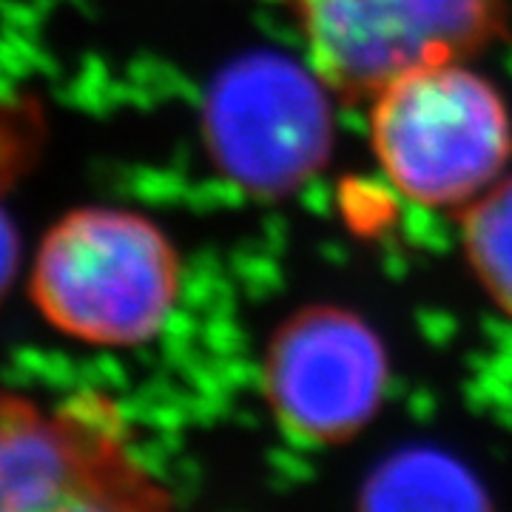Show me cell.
I'll use <instances>...</instances> for the list:
<instances>
[{
  "mask_svg": "<svg viewBox=\"0 0 512 512\" xmlns=\"http://www.w3.org/2000/svg\"><path fill=\"white\" fill-rule=\"evenodd\" d=\"M0 512H180L103 390L60 402L0 390Z\"/></svg>",
  "mask_w": 512,
  "mask_h": 512,
  "instance_id": "obj_1",
  "label": "cell"
},
{
  "mask_svg": "<svg viewBox=\"0 0 512 512\" xmlns=\"http://www.w3.org/2000/svg\"><path fill=\"white\" fill-rule=\"evenodd\" d=\"M467 265L498 311L512 322V177H501L458 211Z\"/></svg>",
  "mask_w": 512,
  "mask_h": 512,
  "instance_id": "obj_8",
  "label": "cell"
},
{
  "mask_svg": "<svg viewBox=\"0 0 512 512\" xmlns=\"http://www.w3.org/2000/svg\"><path fill=\"white\" fill-rule=\"evenodd\" d=\"M328 83L276 52L228 63L202 106V137L225 180L254 197H285L313 180L333 151Z\"/></svg>",
  "mask_w": 512,
  "mask_h": 512,
  "instance_id": "obj_5",
  "label": "cell"
},
{
  "mask_svg": "<svg viewBox=\"0 0 512 512\" xmlns=\"http://www.w3.org/2000/svg\"><path fill=\"white\" fill-rule=\"evenodd\" d=\"M180 285V254L157 222L94 205L49 228L29 293L40 316L74 342L140 348L171 319Z\"/></svg>",
  "mask_w": 512,
  "mask_h": 512,
  "instance_id": "obj_2",
  "label": "cell"
},
{
  "mask_svg": "<svg viewBox=\"0 0 512 512\" xmlns=\"http://www.w3.org/2000/svg\"><path fill=\"white\" fill-rule=\"evenodd\" d=\"M18 259H20V239H18V228L12 217L3 211L0 205V302L3 296L9 291L12 279L18 274Z\"/></svg>",
  "mask_w": 512,
  "mask_h": 512,
  "instance_id": "obj_9",
  "label": "cell"
},
{
  "mask_svg": "<svg viewBox=\"0 0 512 512\" xmlns=\"http://www.w3.org/2000/svg\"><path fill=\"white\" fill-rule=\"evenodd\" d=\"M353 512H498L476 470L439 447L384 456L356 490Z\"/></svg>",
  "mask_w": 512,
  "mask_h": 512,
  "instance_id": "obj_7",
  "label": "cell"
},
{
  "mask_svg": "<svg viewBox=\"0 0 512 512\" xmlns=\"http://www.w3.org/2000/svg\"><path fill=\"white\" fill-rule=\"evenodd\" d=\"M336 97L370 100L396 77L470 60L507 26V0H274Z\"/></svg>",
  "mask_w": 512,
  "mask_h": 512,
  "instance_id": "obj_4",
  "label": "cell"
},
{
  "mask_svg": "<svg viewBox=\"0 0 512 512\" xmlns=\"http://www.w3.org/2000/svg\"><path fill=\"white\" fill-rule=\"evenodd\" d=\"M367 126L387 183L421 208H467L512 157L510 109L467 60L396 77L370 97Z\"/></svg>",
  "mask_w": 512,
  "mask_h": 512,
  "instance_id": "obj_3",
  "label": "cell"
},
{
  "mask_svg": "<svg viewBox=\"0 0 512 512\" xmlns=\"http://www.w3.org/2000/svg\"><path fill=\"white\" fill-rule=\"evenodd\" d=\"M259 387L282 439L336 450L362 439L379 419L390 393V356L359 313L311 305L271 333Z\"/></svg>",
  "mask_w": 512,
  "mask_h": 512,
  "instance_id": "obj_6",
  "label": "cell"
}]
</instances>
